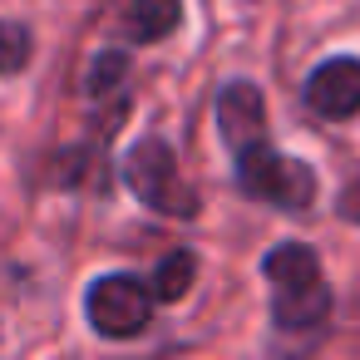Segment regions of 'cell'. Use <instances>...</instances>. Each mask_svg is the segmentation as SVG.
<instances>
[{
  "label": "cell",
  "instance_id": "30bf717a",
  "mask_svg": "<svg viewBox=\"0 0 360 360\" xmlns=\"http://www.w3.org/2000/svg\"><path fill=\"white\" fill-rule=\"evenodd\" d=\"M30 65V30L20 20H0V75H20Z\"/></svg>",
  "mask_w": 360,
  "mask_h": 360
},
{
  "label": "cell",
  "instance_id": "8992f818",
  "mask_svg": "<svg viewBox=\"0 0 360 360\" xmlns=\"http://www.w3.org/2000/svg\"><path fill=\"white\" fill-rule=\"evenodd\" d=\"M84 99H89V114L99 119V129H109L104 119L124 114V99H129V60L119 50L94 55V65L84 75Z\"/></svg>",
  "mask_w": 360,
  "mask_h": 360
},
{
  "label": "cell",
  "instance_id": "52a82bcc",
  "mask_svg": "<svg viewBox=\"0 0 360 360\" xmlns=\"http://www.w3.org/2000/svg\"><path fill=\"white\" fill-rule=\"evenodd\" d=\"M217 129H222V139H227V148H242V143H252V139H262L266 134V109H262V94L252 89V84H227L222 94H217Z\"/></svg>",
  "mask_w": 360,
  "mask_h": 360
},
{
  "label": "cell",
  "instance_id": "ba28073f",
  "mask_svg": "<svg viewBox=\"0 0 360 360\" xmlns=\"http://www.w3.org/2000/svg\"><path fill=\"white\" fill-rule=\"evenodd\" d=\"M178 25H183V0H134L129 20H124V35L134 45H158Z\"/></svg>",
  "mask_w": 360,
  "mask_h": 360
},
{
  "label": "cell",
  "instance_id": "7a4b0ae2",
  "mask_svg": "<svg viewBox=\"0 0 360 360\" xmlns=\"http://www.w3.org/2000/svg\"><path fill=\"white\" fill-rule=\"evenodd\" d=\"M124 183L143 207H153L163 217H193L198 212V193L183 183L178 158L163 139H139L124 153Z\"/></svg>",
  "mask_w": 360,
  "mask_h": 360
},
{
  "label": "cell",
  "instance_id": "9c48e42d",
  "mask_svg": "<svg viewBox=\"0 0 360 360\" xmlns=\"http://www.w3.org/2000/svg\"><path fill=\"white\" fill-rule=\"evenodd\" d=\"M193 281V257L188 252H173L158 271H153V301H178Z\"/></svg>",
  "mask_w": 360,
  "mask_h": 360
},
{
  "label": "cell",
  "instance_id": "6da1fadb",
  "mask_svg": "<svg viewBox=\"0 0 360 360\" xmlns=\"http://www.w3.org/2000/svg\"><path fill=\"white\" fill-rule=\"evenodd\" d=\"M266 281H271V321L281 330H321L330 316V286L321 276V262L311 247L301 242H281L276 252H266L262 262Z\"/></svg>",
  "mask_w": 360,
  "mask_h": 360
},
{
  "label": "cell",
  "instance_id": "277c9868",
  "mask_svg": "<svg viewBox=\"0 0 360 360\" xmlns=\"http://www.w3.org/2000/svg\"><path fill=\"white\" fill-rule=\"evenodd\" d=\"M84 311H89V326L109 340L143 335L153 321V286L139 281L134 271H104V276H94Z\"/></svg>",
  "mask_w": 360,
  "mask_h": 360
},
{
  "label": "cell",
  "instance_id": "3957f363",
  "mask_svg": "<svg viewBox=\"0 0 360 360\" xmlns=\"http://www.w3.org/2000/svg\"><path fill=\"white\" fill-rule=\"evenodd\" d=\"M232 153H237V183H242V193H252L262 202H276V207H306L316 198V173L306 163L276 153L266 143V134L252 139V143H242V148H232Z\"/></svg>",
  "mask_w": 360,
  "mask_h": 360
},
{
  "label": "cell",
  "instance_id": "5b68a950",
  "mask_svg": "<svg viewBox=\"0 0 360 360\" xmlns=\"http://www.w3.org/2000/svg\"><path fill=\"white\" fill-rule=\"evenodd\" d=\"M306 104L321 119H355L360 114V60L335 55V60L316 65L306 79Z\"/></svg>",
  "mask_w": 360,
  "mask_h": 360
}]
</instances>
